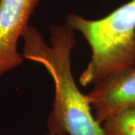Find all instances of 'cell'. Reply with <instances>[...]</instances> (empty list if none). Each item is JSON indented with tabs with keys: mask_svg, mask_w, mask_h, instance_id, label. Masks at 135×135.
Instances as JSON below:
<instances>
[{
	"mask_svg": "<svg viewBox=\"0 0 135 135\" xmlns=\"http://www.w3.org/2000/svg\"><path fill=\"white\" fill-rule=\"evenodd\" d=\"M49 44L33 26L23 35V57L40 64L54 85L53 108L47 119L48 132L60 135H106L96 120L91 104L80 92L71 70L75 31L66 23L50 28Z\"/></svg>",
	"mask_w": 135,
	"mask_h": 135,
	"instance_id": "1",
	"label": "cell"
},
{
	"mask_svg": "<svg viewBox=\"0 0 135 135\" xmlns=\"http://www.w3.org/2000/svg\"><path fill=\"white\" fill-rule=\"evenodd\" d=\"M45 135H60V134H52V133H50V132H48L47 134H46Z\"/></svg>",
	"mask_w": 135,
	"mask_h": 135,
	"instance_id": "6",
	"label": "cell"
},
{
	"mask_svg": "<svg viewBox=\"0 0 135 135\" xmlns=\"http://www.w3.org/2000/svg\"><path fill=\"white\" fill-rule=\"evenodd\" d=\"M41 0H0V77L20 66L17 45Z\"/></svg>",
	"mask_w": 135,
	"mask_h": 135,
	"instance_id": "3",
	"label": "cell"
},
{
	"mask_svg": "<svg viewBox=\"0 0 135 135\" xmlns=\"http://www.w3.org/2000/svg\"><path fill=\"white\" fill-rule=\"evenodd\" d=\"M86 96L101 125L122 111L135 109V66L94 86Z\"/></svg>",
	"mask_w": 135,
	"mask_h": 135,
	"instance_id": "4",
	"label": "cell"
},
{
	"mask_svg": "<svg viewBox=\"0 0 135 135\" xmlns=\"http://www.w3.org/2000/svg\"><path fill=\"white\" fill-rule=\"evenodd\" d=\"M102 126L106 135H135V109L122 111Z\"/></svg>",
	"mask_w": 135,
	"mask_h": 135,
	"instance_id": "5",
	"label": "cell"
},
{
	"mask_svg": "<svg viewBox=\"0 0 135 135\" xmlns=\"http://www.w3.org/2000/svg\"><path fill=\"white\" fill-rule=\"evenodd\" d=\"M65 23L82 35L92 51L91 59L79 78L81 86H96L135 66V0L101 19L70 13Z\"/></svg>",
	"mask_w": 135,
	"mask_h": 135,
	"instance_id": "2",
	"label": "cell"
}]
</instances>
